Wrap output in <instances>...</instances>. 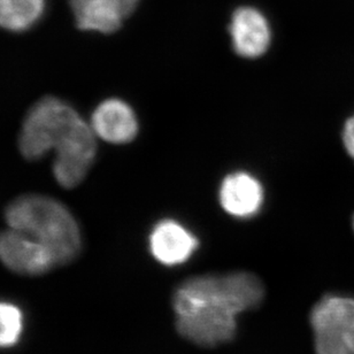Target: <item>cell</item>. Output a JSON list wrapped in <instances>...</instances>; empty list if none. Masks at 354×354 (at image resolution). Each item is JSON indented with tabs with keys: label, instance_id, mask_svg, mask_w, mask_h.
Returning <instances> with one entry per match:
<instances>
[{
	"label": "cell",
	"instance_id": "5",
	"mask_svg": "<svg viewBox=\"0 0 354 354\" xmlns=\"http://www.w3.org/2000/svg\"><path fill=\"white\" fill-rule=\"evenodd\" d=\"M91 126L82 116L73 124L55 147L53 176L65 189L82 183L95 160L97 142Z\"/></svg>",
	"mask_w": 354,
	"mask_h": 354
},
{
	"label": "cell",
	"instance_id": "15",
	"mask_svg": "<svg viewBox=\"0 0 354 354\" xmlns=\"http://www.w3.org/2000/svg\"><path fill=\"white\" fill-rule=\"evenodd\" d=\"M353 229H354V216H353Z\"/></svg>",
	"mask_w": 354,
	"mask_h": 354
},
{
	"label": "cell",
	"instance_id": "11",
	"mask_svg": "<svg viewBox=\"0 0 354 354\" xmlns=\"http://www.w3.org/2000/svg\"><path fill=\"white\" fill-rule=\"evenodd\" d=\"M197 246L198 239L183 225L173 220L159 222L151 232V253L162 265L185 263Z\"/></svg>",
	"mask_w": 354,
	"mask_h": 354
},
{
	"label": "cell",
	"instance_id": "2",
	"mask_svg": "<svg viewBox=\"0 0 354 354\" xmlns=\"http://www.w3.org/2000/svg\"><path fill=\"white\" fill-rule=\"evenodd\" d=\"M7 225L41 243L58 265L75 259L82 249L79 223L66 205L44 194L17 198L5 212Z\"/></svg>",
	"mask_w": 354,
	"mask_h": 354
},
{
	"label": "cell",
	"instance_id": "13",
	"mask_svg": "<svg viewBox=\"0 0 354 354\" xmlns=\"http://www.w3.org/2000/svg\"><path fill=\"white\" fill-rule=\"evenodd\" d=\"M24 329V315L20 307L0 300V348H10L20 342Z\"/></svg>",
	"mask_w": 354,
	"mask_h": 354
},
{
	"label": "cell",
	"instance_id": "1",
	"mask_svg": "<svg viewBox=\"0 0 354 354\" xmlns=\"http://www.w3.org/2000/svg\"><path fill=\"white\" fill-rule=\"evenodd\" d=\"M263 283L250 272L192 277L177 288L173 298L178 334L204 348L232 341L236 317L259 306Z\"/></svg>",
	"mask_w": 354,
	"mask_h": 354
},
{
	"label": "cell",
	"instance_id": "7",
	"mask_svg": "<svg viewBox=\"0 0 354 354\" xmlns=\"http://www.w3.org/2000/svg\"><path fill=\"white\" fill-rule=\"evenodd\" d=\"M140 0H71L80 30L113 34L136 10Z\"/></svg>",
	"mask_w": 354,
	"mask_h": 354
},
{
	"label": "cell",
	"instance_id": "9",
	"mask_svg": "<svg viewBox=\"0 0 354 354\" xmlns=\"http://www.w3.org/2000/svg\"><path fill=\"white\" fill-rule=\"evenodd\" d=\"M232 46L243 58H259L268 50L272 32L263 14L253 7H241L232 14L229 27Z\"/></svg>",
	"mask_w": 354,
	"mask_h": 354
},
{
	"label": "cell",
	"instance_id": "10",
	"mask_svg": "<svg viewBox=\"0 0 354 354\" xmlns=\"http://www.w3.org/2000/svg\"><path fill=\"white\" fill-rule=\"evenodd\" d=\"M218 197L228 214L239 218H251L263 206V185L253 175L237 171L223 180Z\"/></svg>",
	"mask_w": 354,
	"mask_h": 354
},
{
	"label": "cell",
	"instance_id": "8",
	"mask_svg": "<svg viewBox=\"0 0 354 354\" xmlns=\"http://www.w3.org/2000/svg\"><path fill=\"white\" fill-rule=\"evenodd\" d=\"M90 126L95 136L116 145L133 142L138 133V121L133 109L118 98L100 102L92 113Z\"/></svg>",
	"mask_w": 354,
	"mask_h": 354
},
{
	"label": "cell",
	"instance_id": "12",
	"mask_svg": "<svg viewBox=\"0 0 354 354\" xmlns=\"http://www.w3.org/2000/svg\"><path fill=\"white\" fill-rule=\"evenodd\" d=\"M45 0H0V28L24 32L37 24L45 12Z\"/></svg>",
	"mask_w": 354,
	"mask_h": 354
},
{
	"label": "cell",
	"instance_id": "14",
	"mask_svg": "<svg viewBox=\"0 0 354 354\" xmlns=\"http://www.w3.org/2000/svg\"><path fill=\"white\" fill-rule=\"evenodd\" d=\"M343 143L348 156L354 160V115L346 121L343 130Z\"/></svg>",
	"mask_w": 354,
	"mask_h": 354
},
{
	"label": "cell",
	"instance_id": "3",
	"mask_svg": "<svg viewBox=\"0 0 354 354\" xmlns=\"http://www.w3.org/2000/svg\"><path fill=\"white\" fill-rule=\"evenodd\" d=\"M80 118L73 106L57 97L48 95L38 100L24 118L19 137L21 154L27 160L43 159Z\"/></svg>",
	"mask_w": 354,
	"mask_h": 354
},
{
	"label": "cell",
	"instance_id": "6",
	"mask_svg": "<svg viewBox=\"0 0 354 354\" xmlns=\"http://www.w3.org/2000/svg\"><path fill=\"white\" fill-rule=\"evenodd\" d=\"M0 261L21 275H41L58 266L55 257L31 236L10 228L0 232Z\"/></svg>",
	"mask_w": 354,
	"mask_h": 354
},
{
	"label": "cell",
	"instance_id": "4",
	"mask_svg": "<svg viewBox=\"0 0 354 354\" xmlns=\"http://www.w3.org/2000/svg\"><path fill=\"white\" fill-rule=\"evenodd\" d=\"M310 324L317 354H354V298L324 297L310 313Z\"/></svg>",
	"mask_w": 354,
	"mask_h": 354
}]
</instances>
